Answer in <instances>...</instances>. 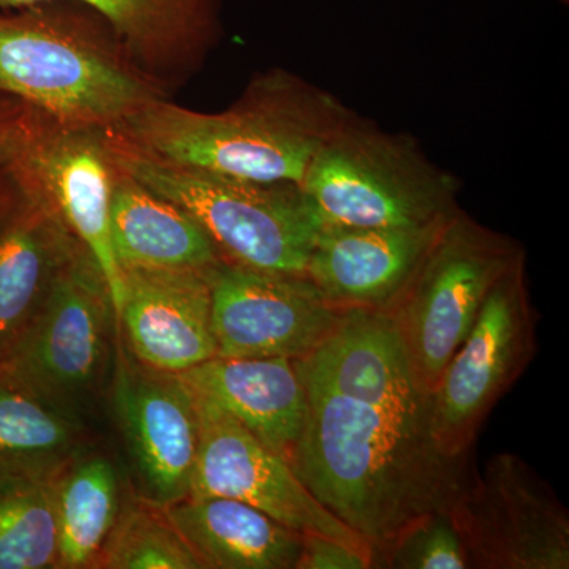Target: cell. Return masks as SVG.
Listing matches in <instances>:
<instances>
[{"mask_svg":"<svg viewBox=\"0 0 569 569\" xmlns=\"http://www.w3.org/2000/svg\"><path fill=\"white\" fill-rule=\"evenodd\" d=\"M307 413L290 466L373 550L408 522L451 511L471 479L468 458L438 449L427 419L306 383Z\"/></svg>","mask_w":569,"mask_h":569,"instance_id":"6da1fadb","label":"cell"},{"mask_svg":"<svg viewBox=\"0 0 569 569\" xmlns=\"http://www.w3.org/2000/svg\"><path fill=\"white\" fill-rule=\"evenodd\" d=\"M353 116L335 93L291 71L271 69L252 78L227 110L192 111L164 99L111 130L164 162L301 186L313 157Z\"/></svg>","mask_w":569,"mask_h":569,"instance_id":"7a4b0ae2","label":"cell"},{"mask_svg":"<svg viewBox=\"0 0 569 569\" xmlns=\"http://www.w3.org/2000/svg\"><path fill=\"white\" fill-rule=\"evenodd\" d=\"M0 93L56 121L104 129L168 99L103 18L66 0L0 14Z\"/></svg>","mask_w":569,"mask_h":569,"instance_id":"3957f363","label":"cell"},{"mask_svg":"<svg viewBox=\"0 0 569 569\" xmlns=\"http://www.w3.org/2000/svg\"><path fill=\"white\" fill-rule=\"evenodd\" d=\"M112 162L200 223L224 261L306 276L323 220L299 183L257 182L164 162L108 129Z\"/></svg>","mask_w":569,"mask_h":569,"instance_id":"277c9868","label":"cell"},{"mask_svg":"<svg viewBox=\"0 0 569 569\" xmlns=\"http://www.w3.org/2000/svg\"><path fill=\"white\" fill-rule=\"evenodd\" d=\"M323 223L425 227L459 208V182L415 138L355 114L325 142L301 183Z\"/></svg>","mask_w":569,"mask_h":569,"instance_id":"5b68a950","label":"cell"},{"mask_svg":"<svg viewBox=\"0 0 569 569\" xmlns=\"http://www.w3.org/2000/svg\"><path fill=\"white\" fill-rule=\"evenodd\" d=\"M522 254L518 241L460 208L440 224L410 282L383 312L426 395L473 328L493 284Z\"/></svg>","mask_w":569,"mask_h":569,"instance_id":"8992f818","label":"cell"},{"mask_svg":"<svg viewBox=\"0 0 569 569\" xmlns=\"http://www.w3.org/2000/svg\"><path fill=\"white\" fill-rule=\"evenodd\" d=\"M114 305L96 258L80 244L0 370L81 419L111 365Z\"/></svg>","mask_w":569,"mask_h":569,"instance_id":"52a82bcc","label":"cell"},{"mask_svg":"<svg viewBox=\"0 0 569 569\" xmlns=\"http://www.w3.org/2000/svg\"><path fill=\"white\" fill-rule=\"evenodd\" d=\"M0 167L39 194L96 258L118 312L122 274L110 238L114 163L108 129L56 121L18 103Z\"/></svg>","mask_w":569,"mask_h":569,"instance_id":"ba28073f","label":"cell"},{"mask_svg":"<svg viewBox=\"0 0 569 569\" xmlns=\"http://www.w3.org/2000/svg\"><path fill=\"white\" fill-rule=\"evenodd\" d=\"M538 350L527 253L493 284L473 328L430 395V433L449 458H467L479 430Z\"/></svg>","mask_w":569,"mask_h":569,"instance_id":"9c48e42d","label":"cell"},{"mask_svg":"<svg viewBox=\"0 0 569 569\" xmlns=\"http://www.w3.org/2000/svg\"><path fill=\"white\" fill-rule=\"evenodd\" d=\"M475 569H568L569 512L537 471L498 452L451 508Z\"/></svg>","mask_w":569,"mask_h":569,"instance_id":"30bf717a","label":"cell"},{"mask_svg":"<svg viewBox=\"0 0 569 569\" xmlns=\"http://www.w3.org/2000/svg\"><path fill=\"white\" fill-rule=\"evenodd\" d=\"M194 397L200 437L190 497L234 498L290 529L335 538L373 557L372 545L323 507L287 459L211 400Z\"/></svg>","mask_w":569,"mask_h":569,"instance_id":"8fae6325","label":"cell"},{"mask_svg":"<svg viewBox=\"0 0 569 569\" xmlns=\"http://www.w3.org/2000/svg\"><path fill=\"white\" fill-rule=\"evenodd\" d=\"M209 283L220 358H306L348 312L331 305L307 276L222 260L209 271Z\"/></svg>","mask_w":569,"mask_h":569,"instance_id":"7c38bea8","label":"cell"},{"mask_svg":"<svg viewBox=\"0 0 569 569\" xmlns=\"http://www.w3.org/2000/svg\"><path fill=\"white\" fill-rule=\"evenodd\" d=\"M112 406L142 498L168 507L190 496L197 462V397L176 373L141 365L121 350Z\"/></svg>","mask_w":569,"mask_h":569,"instance_id":"4fadbf2b","label":"cell"},{"mask_svg":"<svg viewBox=\"0 0 569 569\" xmlns=\"http://www.w3.org/2000/svg\"><path fill=\"white\" fill-rule=\"evenodd\" d=\"M121 274L116 323L134 359L182 373L216 358L209 271L122 269Z\"/></svg>","mask_w":569,"mask_h":569,"instance_id":"5bb4252c","label":"cell"},{"mask_svg":"<svg viewBox=\"0 0 569 569\" xmlns=\"http://www.w3.org/2000/svg\"><path fill=\"white\" fill-rule=\"evenodd\" d=\"M80 244L39 194L0 167V366Z\"/></svg>","mask_w":569,"mask_h":569,"instance_id":"9a60e30c","label":"cell"},{"mask_svg":"<svg viewBox=\"0 0 569 569\" xmlns=\"http://www.w3.org/2000/svg\"><path fill=\"white\" fill-rule=\"evenodd\" d=\"M443 220L425 227L325 223L306 276L339 309L385 312L410 282Z\"/></svg>","mask_w":569,"mask_h":569,"instance_id":"2e32d148","label":"cell"},{"mask_svg":"<svg viewBox=\"0 0 569 569\" xmlns=\"http://www.w3.org/2000/svg\"><path fill=\"white\" fill-rule=\"evenodd\" d=\"M295 361L306 383L427 419L430 426V396L419 388L387 313L348 310L316 351Z\"/></svg>","mask_w":569,"mask_h":569,"instance_id":"e0dca14e","label":"cell"},{"mask_svg":"<svg viewBox=\"0 0 569 569\" xmlns=\"http://www.w3.org/2000/svg\"><path fill=\"white\" fill-rule=\"evenodd\" d=\"M52 0H0L26 9ZM110 26L130 59L164 89L192 77L222 39V0H66Z\"/></svg>","mask_w":569,"mask_h":569,"instance_id":"ac0fdd59","label":"cell"},{"mask_svg":"<svg viewBox=\"0 0 569 569\" xmlns=\"http://www.w3.org/2000/svg\"><path fill=\"white\" fill-rule=\"evenodd\" d=\"M176 376L290 462L307 413L306 387L295 359L216 356Z\"/></svg>","mask_w":569,"mask_h":569,"instance_id":"d6986e66","label":"cell"},{"mask_svg":"<svg viewBox=\"0 0 569 569\" xmlns=\"http://www.w3.org/2000/svg\"><path fill=\"white\" fill-rule=\"evenodd\" d=\"M110 238L121 271H211L223 260L197 220L179 206L146 189L116 164Z\"/></svg>","mask_w":569,"mask_h":569,"instance_id":"ffe728a7","label":"cell"},{"mask_svg":"<svg viewBox=\"0 0 569 569\" xmlns=\"http://www.w3.org/2000/svg\"><path fill=\"white\" fill-rule=\"evenodd\" d=\"M203 569H296L302 533L228 497H186L162 507Z\"/></svg>","mask_w":569,"mask_h":569,"instance_id":"44dd1931","label":"cell"},{"mask_svg":"<svg viewBox=\"0 0 569 569\" xmlns=\"http://www.w3.org/2000/svg\"><path fill=\"white\" fill-rule=\"evenodd\" d=\"M81 445L80 418L0 370V478L59 473Z\"/></svg>","mask_w":569,"mask_h":569,"instance_id":"7402d4cb","label":"cell"},{"mask_svg":"<svg viewBox=\"0 0 569 569\" xmlns=\"http://www.w3.org/2000/svg\"><path fill=\"white\" fill-rule=\"evenodd\" d=\"M121 485L110 459L78 452L56 478L59 568H97L121 512Z\"/></svg>","mask_w":569,"mask_h":569,"instance_id":"603a6c76","label":"cell"},{"mask_svg":"<svg viewBox=\"0 0 569 569\" xmlns=\"http://www.w3.org/2000/svg\"><path fill=\"white\" fill-rule=\"evenodd\" d=\"M56 478H0V569L59 568Z\"/></svg>","mask_w":569,"mask_h":569,"instance_id":"cb8c5ba5","label":"cell"},{"mask_svg":"<svg viewBox=\"0 0 569 569\" xmlns=\"http://www.w3.org/2000/svg\"><path fill=\"white\" fill-rule=\"evenodd\" d=\"M97 568L203 569V565L163 508L140 498L122 505Z\"/></svg>","mask_w":569,"mask_h":569,"instance_id":"d4e9b609","label":"cell"},{"mask_svg":"<svg viewBox=\"0 0 569 569\" xmlns=\"http://www.w3.org/2000/svg\"><path fill=\"white\" fill-rule=\"evenodd\" d=\"M373 568L470 569L471 565L451 511H432L411 520L378 546Z\"/></svg>","mask_w":569,"mask_h":569,"instance_id":"484cf974","label":"cell"},{"mask_svg":"<svg viewBox=\"0 0 569 569\" xmlns=\"http://www.w3.org/2000/svg\"><path fill=\"white\" fill-rule=\"evenodd\" d=\"M373 557L346 542L317 533H302L296 569H372Z\"/></svg>","mask_w":569,"mask_h":569,"instance_id":"4316f807","label":"cell"},{"mask_svg":"<svg viewBox=\"0 0 569 569\" xmlns=\"http://www.w3.org/2000/svg\"><path fill=\"white\" fill-rule=\"evenodd\" d=\"M18 103H20L18 100L0 93V156H2L3 142H6L7 133H9L11 119H13Z\"/></svg>","mask_w":569,"mask_h":569,"instance_id":"83f0119b","label":"cell"},{"mask_svg":"<svg viewBox=\"0 0 569 569\" xmlns=\"http://www.w3.org/2000/svg\"><path fill=\"white\" fill-rule=\"evenodd\" d=\"M560 3H563V6H568L569 0H559Z\"/></svg>","mask_w":569,"mask_h":569,"instance_id":"f1b7e54d","label":"cell"}]
</instances>
